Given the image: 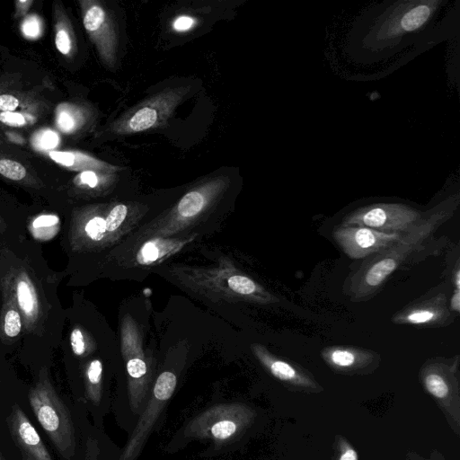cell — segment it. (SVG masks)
Listing matches in <instances>:
<instances>
[{"label": "cell", "mask_w": 460, "mask_h": 460, "mask_svg": "<svg viewBox=\"0 0 460 460\" xmlns=\"http://www.w3.org/2000/svg\"><path fill=\"white\" fill-rule=\"evenodd\" d=\"M22 460H34L31 456L22 452Z\"/></svg>", "instance_id": "d590c367"}, {"label": "cell", "mask_w": 460, "mask_h": 460, "mask_svg": "<svg viewBox=\"0 0 460 460\" xmlns=\"http://www.w3.org/2000/svg\"><path fill=\"white\" fill-rule=\"evenodd\" d=\"M56 128L66 135H75L85 129L93 119L92 110L82 103L65 102L54 112Z\"/></svg>", "instance_id": "5bb4252c"}, {"label": "cell", "mask_w": 460, "mask_h": 460, "mask_svg": "<svg viewBox=\"0 0 460 460\" xmlns=\"http://www.w3.org/2000/svg\"><path fill=\"white\" fill-rule=\"evenodd\" d=\"M228 287L237 294L241 295H254L262 294L270 296L267 292L265 293L261 288L257 285L252 279L248 277L235 275L232 276L227 280Z\"/></svg>", "instance_id": "cb8c5ba5"}, {"label": "cell", "mask_w": 460, "mask_h": 460, "mask_svg": "<svg viewBox=\"0 0 460 460\" xmlns=\"http://www.w3.org/2000/svg\"><path fill=\"white\" fill-rule=\"evenodd\" d=\"M0 460H3L2 456H1V454H0Z\"/></svg>", "instance_id": "f35d334b"}, {"label": "cell", "mask_w": 460, "mask_h": 460, "mask_svg": "<svg viewBox=\"0 0 460 460\" xmlns=\"http://www.w3.org/2000/svg\"><path fill=\"white\" fill-rule=\"evenodd\" d=\"M8 423L13 439L24 453L34 460H52L37 430L18 405L13 406Z\"/></svg>", "instance_id": "8fae6325"}, {"label": "cell", "mask_w": 460, "mask_h": 460, "mask_svg": "<svg viewBox=\"0 0 460 460\" xmlns=\"http://www.w3.org/2000/svg\"><path fill=\"white\" fill-rule=\"evenodd\" d=\"M54 40L57 50L66 58H72L76 51V39L71 21L60 2L53 5Z\"/></svg>", "instance_id": "2e32d148"}, {"label": "cell", "mask_w": 460, "mask_h": 460, "mask_svg": "<svg viewBox=\"0 0 460 460\" xmlns=\"http://www.w3.org/2000/svg\"><path fill=\"white\" fill-rule=\"evenodd\" d=\"M248 417V410L241 404H218L192 420L185 431L192 438L223 443L237 437L246 425Z\"/></svg>", "instance_id": "5b68a950"}, {"label": "cell", "mask_w": 460, "mask_h": 460, "mask_svg": "<svg viewBox=\"0 0 460 460\" xmlns=\"http://www.w3.org/2000/svg\"><path fill=\"white\" fill-rule=\"evenodd\" d=\"M23 330V318L17 306L8 297H3L0 310V339L14 341Z\"/></svg>", "instance_id": "e0dca14e"}, {"label": "cell", "mask_w": 460, "mask_h": 460, "mask_svg": "<svg viewBox=\"0 0 460 460\" xmlns=\"http://www.w3.org/2000/svg\"><path fill=\"white\" fill-rule=\"evenodd\" d=\"M321 354L328 364L340 369L364 367L378 358L373 350L349 345L328 346L322 349Z\"/></svg>", "instance_id": "4fadbf2b"}, {"label": "cell", "mask_w": 460, "mask_h": 460, "mask_svg": "<svg viewBox=\"0 0 460 460\" xmlns=\"http://www.w3.org/2000/svg\"><path fill=\"white\" fill-rule=\"evenodd\" d=\"M183 243L155 239L145 243L137 255L140 264L153 263L168 253H172L182 246Z\"/></svg>", "instance_id": "ac0fdd59"}, {"label": "cell", "mask_w": 460, "mask_h": 460, "mask_svg": "<svg viewBox=\"0 0 460 460\" xmlns=\"http://www.w3.org/2000/svg\"><path fill=\"white\" fill-rule=\"evenodd\" d=\"M32 0H17L14 2V18H22L28 14L31 5L33 4Z\"/></svg>", "instance_id": "4dcf8cb0"}, {"label": "cell", "mask_w": 460, "mask_h": 460, "mask_svg": "<svg viewBox=\"0 0 460 460\" xmlns=\"http://www.w3.org/2000/svg\"><path fill=\"white\" fill-rule=\"evenodd\" d=\"M4 135L7 137V139L12 143H14V144L20 145V146H22L25 144L24 137L21 134H19L15 131L8 130V131L4 132Z\"/></svg>", "instance_id": "d6a6232c"}, {"label": "cell", "mask_w": 460, "mask_h": 460, "mask_svg": "<svg viewBox=\"0 0 460 460\" xmlns=\"http://www.w3.org/2000/svg\"><path fill=\"white\" fill-rule=\"evenodd\" d=\"M195 24V19L189 15H180L172 22L174 31L182 32L190 30Z\"/></svg>", "instance_id": "f546056e"}, {"label": "cell", "mask_w": 460, "mask_h": 460, "mask_svg": "<svg viewBox=\"0 0 460 460\" xmlns=\"http://www.w3.org/2000/svg\"><path fill=\"white\" fill-rule=\"evenodd\" d=\"M2 143H3V139H2V137L0 135V144H2Z\"/></svg>", "instance_id": "74e56055"}, {"label": "cell", "mask_w": 460, "mask_h": 460, "mask_svg": "<svg viewBox=\"0 0 460 460\" xmlns=\"http://www.w3.org/2000/svg\"><path fill=\"white\" fill-rule=\"evenodd\" d=\"M420 211L404 205L378 204L358 208L347 215L342 226H361L385 233L402 234L417 224Z\"/></svg>", "instance_id": "52a82bcc"}, {"label": "cell", "mask_w": 460, "mask_h": 460, "mask_svg": "<svg viewBox=\"0 0 460 460\" xmlns=\"http://www.w3.org/2000/svg\"><path fill=\"white\" fill-rule=\"evenodd\" d=\"M449 310L455 314L460 313V289L455 288L450 300H448Z\"/></svg>", "instance_id": "1f68e13d"}, {"label": "cell", "mask_w": 460, "mask_h": 460, "mask_svg": "<svg viewBox=\"0 0 460 460\" xmlns=\"http://www.w3.org/2000/svg\"><path fill=\"white\" fill-rule=\"evenodd\" d=\"M102 365L98 359L92 360L85 370L86 394L89 400L99 404L102 398Z\"/></svg>", "instance_id": "ffe728a7"}, {"label": "cell", "mask_w": 460, "mask_h": 460, "mask_svg": "<svg viewBox=\"0 0 460 460\" xmlns=\"http://www.w3.org/2000/svg\"><path fill=\"white\" fill-rule=\"evenodd\" d=\"M455 207L438 208L402 233L400 238L382 252L367 257L349 274L344 292L352 302L374 297L391 275L420 250L434 233L451 217Z\"/></svg>", "instance_id": "6da1fadb"}, {"label": "cell", "mask_w": 460, "mask_h": 460, "mask_svg": "<svg viewBox=\"0 0 460 460\" xmlns=\"http://www.w3.org/2000/svg\"><path fill=\"white\" fill-rule=\"evenodd\" d=\"M84 28L102 62L113 69L117 61L118 36L114 21L107 8L97 0H80Z\"/></svg>", "instance_id": "8992f818"}, {"label": "cell", "mask_w": 460, "mask_h": 460, "mask_svg": "<svg viewBox=\"0 0 460 460\" xmlns=\"http://www.w3.org/2000/svg\"><path fill=\"white\" fill-rule=\"evenodd\" d=\"M4 227H5L4 222L2 218V217L0 216V233L4 230Z\"/></svg>", "instance_id": "8d00e7d4"}, {"label": "cell", "mask_w": 460, "mask_h": 460, "mask_svg": "<svg viewBox=\"0 0 460 460\" xmlns=\"http://www.w3.org/2000/svg\"><path fill=\"white\" fill-rule=\"evenodd\" d=\"M0 174L11 181L31 184L33 181L23 164L7 157H0Z\"/></svg>", "instance_id": "7402d4cb"}, {"label": "cell", "mask_w": 460, "mask_h": 460, "mask_svg": "<svg viewBox=\"0 0 460 460\" xmlns=\"http://www.w3.org/2000/svg\"><path fill=\"white\" fill-rule=\"evenodd\" d=\"M70 345L75 356H83L86 351L85 339L82 330L75 327L70 333Z\"/></svg>", "instance_id": "f1b7e54d"}, {"label": "cell", "mask_w": 460, "mask_h": 460, "mask_svg": "<svg viewBox=\"0 0 460 460\" xmlns=\"http://www.w3.org/2000/svg\"><path fill=\"white\" fill-rule=\"evenodd\" d=\"M424 383L428 391L438 398L445 397L449 391L446 378L436 370H430L424 376Z\"/></svg>", "instance_id": "484cf974"}, {"label": "cell", "mask_w": 460, "mask_h": 460, "mask_svg": "<svg viewBox=\"0 0 460 460\" xmlns=\"http://www.w3.org/2000/svg\"><path fill=\"white\" fill-rule=\"evenodd\" d=\"M340 460H358V456L353 449H348L342 454Z\"/></svg>", "instance_id": "e575fe53"}, {"label": "cell", "mask_w": 460, "mask_h": 460, "mask_svg": "<svg viewBox=\"0 0 460 460\" xmlns=\"http://www.w3.org/2000/svg\"><path fill=\"white\" fill-rule=\"evenodd\" d=\"M3 297L10 298L23 318V330L38 333L46 317L44 299L28 268L22 263L10 266L0 279Z\"/></svg>", "instance_id": "277c9868"}, {"label": "cell", "mask_w": 460, "mask_h": 460, "mask_svg": "<svg viewBox=\"0 0 460 460\" xmlns=\"http://www.w3.org/2000/svg\"><path fill=\"white\" fill-rule=\"evenodd\" d=\"M453 284L455 288L460 289V268L458 261L456 263L455 270L453 271Z\"/></svg>", "instance_id": "836d02e7"}, {"label": "cell", "mask_w": 460, "mask_h": 460, "mask_svg": "<svg viewBox=\"0 0 460 460\" xmlns=\"http://www.w3.org/2000/svg\"><path fill=\"white\" fill-rule=\"evenodd\" d=\"M449 310L448 299L444 292H429L395 312L391 321L394 324L419 328H439L451 324L456 318Z\"/></svg>", "instance_id": "9c48e42d"}, {"label": "cell", "mask_w": 460, "mask_h": 460, "mask_svg": "<svg viewBox=\"0 0 460 460\" xmlns=\"http://www.w3.org/2000/svg\"><path fill=\"white\" fill-rule=\"evenodd\" d=\"M40 115L26 111H0V123L15 128L35 124Z\"/></svg>", "instance_id": "603a6c76"}, {"label": "cell", "mask_w": 460, "mask_h": 460, "mask_svg": "<svg viewBox=\"0 0 460 460\" xmlns=\"http://www.w3.org/2000/svg\"><path fill=\"white\" fill-rule=\"evenodd\" d=\"M23 35L30 39L40 37L42 33V22L37 15H31L23 20L21 25Z\"/></svg>", "instance_id": "83f0119b"}, {"label": "cell", "mask_w": 460, "mask_h": 460, "mask_svg": "<svg viewBox=\"0 0 460 460\" xmlns=\"http://www.w3.org/2000/svg\"><path fill=\"white\" fill-rule=\"evenodd\" d=\"M46 108V102L35 92L20 86L15 77L0 79V111H26L40 115Z\"/></svg>", "instance_id": "7c38bea8"}, {"label": "cell", "mask_w": 460, "mask_h": 460, "mask_svg": "<svg viewBox=\"0 0 460 460\" xmlns=\"http://www.w3.org/2000/svg\"><path fill=\"white\" fill-rule=\"evenodd\" d=\"M29 401L38 421L59 454L70 458L75 447L73 421L45 368L40 370L37 383L30 390Z\"/></svg>", "instance_id": "7a4b0ae2"}, {"label": "cell", "mask_w": 460, "mask_h": 460, "mask_svg": "<svg viewBox=\"0 0 460 460\" xmlns=\"http://www.w3.org/2000/svg\"><path fill=\"white\" fill-rule=\"evenodd\" d=\"M48 156L58 165L73 172L102 171L116 172L120 169L117 165L77 150H52L48 152Z\"/></svg>", "instance_id": "9a60e30c"}, {"label": "cell", "mask_w": 460, "mask_h": 460, "mask_svg": "<svg viewBox=\"0 0 460 460\" xmlns=\"http://www.w3.org/2000/svg\"><path fill=\"white\" fill-rule=\"evenodd\" d=\"M190 91V85L165 88L130 108L110 126L113 136H125L161 127Z\"/></svg>", "instance_id": "3957f363"}, {"label": "cell", "mask_w": 460, "mask_h": 460, "mask_svg": "<svg viewBox=\"0 0 460 460\" xmlns=\"http://www.w3.org/2000/svg\"><path fill=\"white\" fill-rule=\"evenodd\" d=\"M128 214V207L118 204L113 207L105 218L106 231L113 232L123 223Z\"/></svg>", "instance_id": "4316f807"}, {"label": "cell", "mask_w": 460, "mask_h": 460, "mask_svg": "<svg viewBox=\"0 0 460 460\" xmlns=\"http://www.w3.org/2000/svg\"><path fill=\"white\" fill-rule=\"evenodd\" d=\"M430 10L426 5H419L405 13L402 26L405 31H414L420 28L429 18Z\"/></svg>", "instance_id": "d4e9b609"}, {"label": "cell", "mask_w": 460, "mask_h": 460, "mask_svg": "<svg viewBox=\"0 0 460 460\" xmlns=\"http://www.w3.org/2000/svg\"><path fill=\"white\" fill-rule=\"evenodd\" d=\"M114 174L111 172L84 171L73 178L72 183L79 190H95L111 181Z\"/></svg>", "instance_id": "d6986e66"}, {"label": "cell", "mask_w": 460, "mask_h": 460, "mask_svg": "<svg viewBox=\"0 0 460 460\" xmlns=\"http://www.w3.org/2000/svg\"><path fill=\"white\" fill-rule=\"evenodd\" d=\"M176 384L177 377L172 372L164 371L159 375L146 407L119 460H135L137 458L159 414L172 397Z\"/></svg>", "instance_id": "ba28073f"}, {"label": "cell", "mask_w": 460, "mask_h": 460, "mask_svg": "<svg viewBox=\"0 0 460 460\" xmlns=\"http://www.w3.org/2000/svg\"><path fill=\"white\" fill-rule=\"evenodd\" d=\"M401 235L361 226L339 225L332 230L336 243L348 257L354 260L367 258L382 252Z\"/></svg>", "instance_id": "30bf717a"}, {"label": "cell", "mask_w": 460, "mask_h": 460, "mask_svg": "<svg viewBox=\"0 0 460 460\" xmlns=\"http://www.w3.org/2000/svg\"><path fill=\"white\" fill-rule=\"evenodd\" d=\"M86 221L80 225H73L71 227L79 228V232L72 233L69 234L70 238L79 234H84L87 239L93 242H99L103 239L106 233L105 218L100 216H93L85 218Z\"/></svg>", "instance_id": "44dd1931"}]
</instances>
